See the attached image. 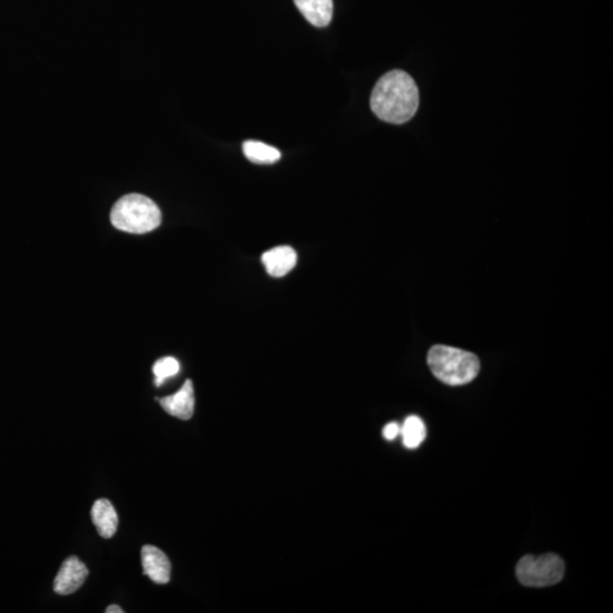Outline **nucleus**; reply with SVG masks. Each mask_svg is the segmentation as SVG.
<instances>
[{
    "mask_svg": "<svg viewBox=\"0 0 613 613\" xmlns=\"http://www.w3.org/2000/svg\"><path fill=\"white\" fill-rule=\"evenodd\" d=\"M404 444L408 449H417L426 439V426L418 416H409L401 427Z\"/></svg>",
    "mask_w": 613,
    "mask_h": 613,
    "instance_id": "obj_12",
    "label": "nucleus"
},
{
    "mask_svg": "<svg viewBox=\"0 0 613 613\" xmlns=\"http://www.w3.org/2000/svg\"><path fill=\"white\" fill-rule=\"evenodd\" d=\"M370 107L379 120L404 125L417 113L419 90L407 72L394 70L383 75L370 96Z\"/></svg>",
    "mask_w": 613,
    "mask_h": 613,
    "instance_id": "obj_1",
    "label": "nucleus"
},
{
    "mask_svg": "<svg viewBox=\"0 0 613 613\" xmlns=\"http://www.w3.org/2000/svg\"><path fill=\"white\" fill-rule=\"evenodd\" d=\"M88 575L89 571L80 559L78 557L66 559L54 580L55 593L70 595L77 592L85 584Z\"/></svg>",
    "mask_w": 613,
    "mask_h": 613,
    "instance_id": "obj_5",
    "label": "nucleus"
},
{
    "mask_svg": "<svg viewBox=\"0 0 613 613\" xmlns=\"http://www.w3.org/2000/svg\"><path fill=\"white\" fill-rule=\"evenodd\" d=\"M158 401L171 416L189 421L195 413V390H193L192 382L188 379L175 395L165 396Z\"/></svg>",
    "mask_w": 613,
    "mask_h": 613,
    "instance_id": "obj_7",
    "label": "nucleus"
},
{
    "mask_svg": "<svg viewBox=\"0 0 613 613\" xmlns=\"http://www.w3.org/2000/svg\"><path fill=\"white\" fill-rule=\"evenodd\" d=\"M432 373L451 386L469 385L478 376L479 359L471 352L448 346H435L427 356Z\"/></svg>",
    "mask_w": 613,
    "mask_h": 613,
    "instance_id": "obj_2",
    "label": "nucleus"
},
{
    "mask_svg": "<svg viewBox=\"0 0 613 613\" xmlns=\"http://www.w3.org/2000/svg\"><path fill=\"white\" fill-rule=\"evenodd\" d=\"M153 370L156 376V385L161 386L166 378L173 377L180 372V364L173 357H165L153 365Z\"/></svg>",
    "mask_w": 613,
    "mask_h": 613,
    "instance_id": "obj_13",
    "label": "nucleus"
},
{
    "mask_svg": "<svg viewBox=\"0 0 613 613\" xmlns=\"http://www.w3.org/2000/svg\"><path fill=\"white\" fill-rule=\"evenodd\" d=\"M106 613H125V610L121 607L116 606V604H114V606H109L106 608Z\"/></svg>",
    "mask_w": 613,
    "mask_h": 613,
    "instance_id": "obj_15",
    "label": "nucleus"
},
{
    "mask_svg": "<svg viewBox=\"0 0 613 613\" xmlns=\"http://www.w3.org/2000/svg\"><path fill=\"white\" fill-rule=\"evenodd\" d=\"M563 575V560L554 553L525 555L515 567V576L527 588H548L560 583Z\"/></svg>",
    "mask_w": 613,
    "mask_h": 613,
    "instance_id": "obj_4",
    "label": "nucleus"
},
{
    "mask_svg": "<svg viewBox=\"0 0 613 613\" xmlns=\"http://www.w3.org/2000/svg\"><path fill=\"white\" fill-rule=\"evenodd\" d=\"M110 220L121 231L144 235L160 227L162 213L150 198L132 193L114 205Z\"/></svg>",
    "mask_w": 613,
    "mask_h": 613,
    "instance_id": "obj_3",
    "label": "nucleus"
},
{
    "mask_svg": "<svg viewBox=\"0 0 613 613\" xmlns=\"http://www.w3.org/2000/svg\"><path fill=\"white\" fill-rule=\"evenodd\" d=\"M400 433L401 426L396 424V423H390V424H387L385 427V430H383V436H385L387 441L395 440Z\"/></svg>",
    "mask_w": 613,
    "mask_h": 613,
    "instance_id": "obj_14",
    "label": "nucleus"
},
{
    "mask_svg": "<svg viewBox=\"0 0 613 613\" xmlns=\"http://www.w3.org/2000/svg\"><path fill=\"white\" fill-rule=\"evenodd\" d=\"M245 156L255 164L270 165L280 161L281 152L260 141L248 140L244 144Z\"/></svg>",
    "mask_w": 613,
    "mask_h": 613,
    "instance_id": "obj_11",
    "label": "nucleus"
},
{
    "mask_svg": "<svg viewBox=\"0 0 613 613\" xmlns=\"http://www.w3.org/2000/svg\"><path fill=\"white\" fill-rule=\"evenodd\" d=\"M295 6L311 24L324 28L332 21L333 0H294Z\"/></svg>",
    "mask_w": 613,
    "mask_h": 613,
    "instance_id": "obj_10",
    "label": "nucleus"
},
{
    "mask_svg": "<svg viewBox=\"0 0 613 613\" xmlns=\"http://www.w3.org/2000/svg\"><path fill=\"white\" fill-rule=\"evenodd\" d=\"M141 562L144 575L156 584H167L171 580V562L161 549L153 545H144L141 549Z\"/></svg>",
    "mask_w": 613,
    "mask_h": 613,
    "instance_id": "obj_6",
    "label": "nucleus"
},
{
    "mask_svg": "<svg viewBox=\"0 0 613 613\" xmlns=\"http://www.w3.org/2000/svg\"><path fill=\"white\" fill-rule=\"evenodd\" d=\"M262 262L268 274L273 277H283L293 270L298 262V255L289 246H276L263 255Z\"/></svg>",
    "mask_w": 613,
    "mask_h": 613,
    "instance_id": "obj_8",
    "label": "nucleus"
},
{
    "mask_svg": "<svg viewBox=\"0 0 613 613\" xmlns=\"http://www.w3.org/2000/svg\"><path fill=\"white\" fill-rule=\"evenodd\" d=\"M91 519L104 539H110L116 534L118 515L109 500L99 499L95 502L91 509Z\"/></svg>",
    "mask_w": 613,
    "mask_h": 613,
    "instance_id": "obj_9",
    "label": "nucleus"
}]
</instances>
